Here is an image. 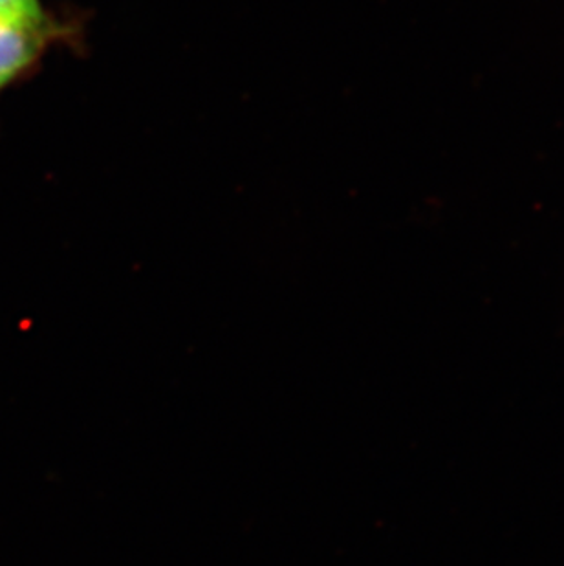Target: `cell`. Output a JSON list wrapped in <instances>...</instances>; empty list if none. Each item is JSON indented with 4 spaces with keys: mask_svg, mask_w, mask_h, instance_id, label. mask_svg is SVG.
Listing matches in <instances>:
<instances>
[{
    "mask_svg": "<svg viewBox=\"0 0 564 566\" xmlns=\"http://www.w3.org/2000/svg\"><path fill=\"white\" fill-rule=\"evenodd\" d=\"M66 38L64 33L17 27L0 19V96L27 80L38 69L46 50Z\"/></svg>",
    "mask_w": 564,
    "mask_h": 566,
    "instance_id": "6da1fadb",
    "label": "cell"
},
{
    "mask_svg": "<svg viewBox=\"0 0 564 566\" xmlns=\"http://www.w3.org/2000/svg\"><path fill=\"white\" fill-rule=\"evenodd\" d=\"M0 19L17 27L64 35H69L72 30L44 8L43 0H0Z\"/></svg>",
    "mask_w": 564,
    "mask_h": 566,
    "instance_id": "7a4b0ae2",
    "label": "cell"
}]
</instances>
